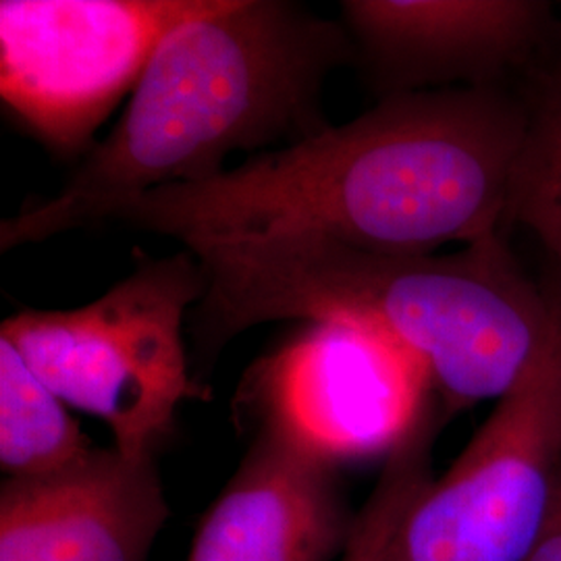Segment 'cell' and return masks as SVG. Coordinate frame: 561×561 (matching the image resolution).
Here are the masks:
<instances>
[{
	"label": "cell",
	"instance_id": "1",
	"mask_svg": "<svg viewBox=\"0 0 561 561\" xmlns=\"http://www.w3.org/2000/svg\"><path fill=\"white\" fill-rule=\"evenodd\" d=\"M526 121V104L500 85L398 94L215 180L117 202L106 221L183 245L314 238L393 254L472 245L502 236Z\"/></svg>",
	"mask_w": 561,
	"mask_h": 561
},
{
	"label": "cell",
	"instance_id": "2",
	"mask_svg": "<svg viewBox=\"0 0 561 561\" xmlns=\"http://www.w3.org/2000/svg\"><path fill=\"white\" fill-rule=\"evenodd\" d=\"M206 294L190 333L198 375L225 345L275 321L377 327L426 366L442 412L505 398L549 340L556 294L524 275L502 236L460 252L393 254L314 238L192 241Z\"/></svg>",
	"mask_w": 561,
	"mask_h": 561
},
{
	"label": "cell",
	"instance_id": "3",
	"mask_svg": "<svg viewBox=\"0 0 561 561\" xmlns=\"http://www.w3.org/2000/svg\"><path fill=\"white\" fill-rule=\"evenodd\" d=\"M356 53L341 21L289 0H229L171 32L113 131L57 196L0 222V252L106 221L121 201L215 180L233 152H268L331 127L324 83Z\"/></svg>",
	"mask_w": 561,
	"mask_h": 561
},
{
	"label": "cell",
	"instance_id": "4",
	"mask_svg": "<svg viewBox=\"0 0 561 561\" xmlns=\"http://www.w3.org/2000/svg\"><path fill=\"white\" fill-rule=\"evenodd\" d=\"M194 252L152 259L99 300L73 310L25 308L0 324L13 347L60 400L99 416L129 460L159 456L181 401L206 400L192 377L183 322L206 294Z\"/></svg>",
	"mask_w": 561,
	"mask_h": 561
},
{
	"label": "cell",
	"instance_id": "5",
	"mask_svg": "<svg viewBox=\"0 0 561 561\" xmlns=\"http://www.w3.org/2000/svg\"><path fill=\"white\" fill-rule=\"evenodd\" d=\"M549 340L439 479L393 522L381 561H526L561 468V280Z\"/></svg>",
	"mask_w": 561,
	"mask_h": 561
},
{
	"label": "cell",
	"instance_id": "6",
	"mask_svg": "<svg viewBox=\"0 0 561 561\" xmlns=\"http://www.w3.org/2000/svg\"><path fill=\"white\" fill-rule=\"evenodd\" d=\"M229 0H2L4 113L53 157L85 159L162 41Z\"/></svg>",
	"mask_w": 561,
	"mask_h": 561
},
{
	"label": "cell",
	"instance_id": "7",
	"mask_svg": "<svg viewBox=\"0 0 561 561\" xmlns=\"http://www.w3.org/2000/svg\"><path fill=\"white\" fill-rule=\"evenodd\" d=\"M240 400L340 468L389 456L435 400L424 362L381 329L306 322L248 370Z\"/></svg>",
	"mask_w": 561,
	"mask_h": 561
},
{
	"label": "cell",
	"instance_id": "8",
	"mask_svg": "<svg viewBox=\"0 0 561 561\" xmlns=\"http://www.w3.org/2000/svg\"><path fill=\"white\" fill-rule=\"evenodd\" d=\"M341 23L381 99L486 88L520 69L551 32L541 0H343Z\"/></svg>",
	"mask_w": 561,
	"mask_h": 561
},
{
	"label": "cell",
	"instance_id": "9",
	"mask_svg": "<svg viewBox=\"0 0 561 561\" xmlns=\"http://www.w3.org/2000/svg\"><path fill=\"white\" fill-rule=\"evenodd\" d=\"M169 516L157 460L115 447L0 486V561H148Z\"/></svg>",
	"mask_w": 561,
	"mask_h": 561
},
{
	"label": "cell",
	"instance_id": "10",
	"mask_svg": "<svg viewBox=\"0 0 561 561\" xmlns=\"http://www.w3.org/2000/svg\"><path fill=\"white\" fill-rule=\"evenodd\" d=\"M337 466L279 428L261 433L206 512L187 561H331L354 530Z\"/></svg>",
	"mask_w": 561,
	"mask_h": 561
},
{
	"label": "cell",
	"instance_id": "11",
	"mask_svg": "<svg viewBox=\"0 0 561 561\" xmlns=\"http://www.w3.org/2000/svg\"><path fill=\"white\" fill-rule=\"evenodd\" d=\"M96 447L65 401L38 379L13 343L0 337V466L4 479L48 477Z\"/></svg>",
	"mask_w": 561,
	"mask_h": 561
},
{
	"label": "cell",
	"instance_id": "12",
	"mask_svg": "<svg viewBox=\"0 0 561 561\" xmlns=\"http://www.w3.org/2000/svg\"><path fill=\"white\" fill-rule=\"evenodd\" d=\"M520 154L510 185L505 225L535 236L561 268V57L533 101Z\"/></svg>",
	"mask_w": 561,
	"mask_h": 561
},
{
	"label": "cell",
	"instance_id": "13",
	"mask_svg": "<svg viewBox=\"0 0 561 561\" xmlns=\"http://www.w3.org/2000/svg\"><path fill=\"white\" fill-rule=\"evenodd\" d=\"M442 426L426 412L412 433L387 456L381 481L354 520L341 561H381L382 545L416 486L431 474V447Z\"/></svg>",
	"mask_w": 561,
	"mask_h": 561
},
{
	"label": "cell",
	"instance_id": "14",
	"mask_svg": "<svg viewBox=\"0 0 561 561\" xmlns=\"http://www.w3.org/2000/svg\"><path fill=\"white\" fill-rule=\"evenodd\" d=\"M526 561H561V468L539 537Z\"/></svg>",
	"mask_w": 561,
	"mask_h": 561
}]
</instances>
